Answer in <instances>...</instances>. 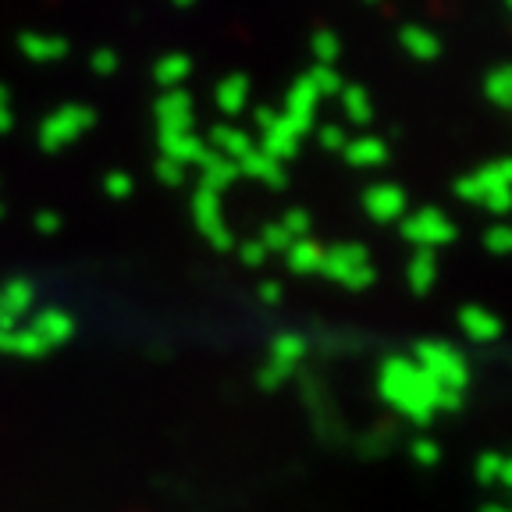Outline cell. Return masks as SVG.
<instances>
[{
  "mask_svg": "<svg viewBox=\"0 0 512 512\" xmlns=\"http://www.w3.org/2000/svg\"><path fill=\"white\" fill-rule=\"evenodd\" d=\"M367 210H374L381 221H392L395 214L402 210V192L395 189H374L367 196Z\"/></svg>",
  "mask_w": 512,
  "mask_h": 512,
  "instance_id": "7a4b0ae2",
  "label": "cell"
},
{
  "mask_svg": "<svg viewBox=\"0 0 512 512\" xmlns=\"http://www.w3.org/2000/svg\"><path fill=\"white\" fill-rule=\"evenodd\" d=\"M406 235L409 239H416V242H445V239H452V224L445 221L441 214H434V210H427V214H420V217H413V221L406 224Z\"/></svg>",
  "mask_w": 512,
  "mask_h": 512,
  "instance_id": "6da1fadb",
  "label": "cell"
}]
</instances>
